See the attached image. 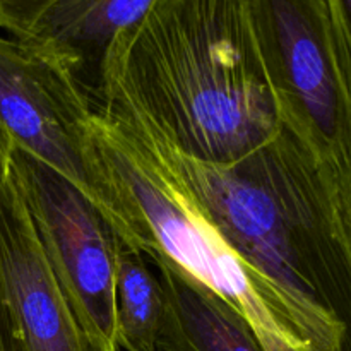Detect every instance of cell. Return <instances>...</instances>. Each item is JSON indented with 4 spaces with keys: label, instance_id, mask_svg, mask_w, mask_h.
Masks as SVG:
<instances>
[{
    "label": "cell",
    "instance_id": "cell-11",
    "mask_svg": "<svg viewBox=\"0 0 351 351\" xmlns=\"http://www.w3.org/2000/svg\"><path fill=\"white\" fill-rule=\"evenodd\" d=\"M14 144L9 134L5 132L2 125H0V180L5 178V175L10 170V156H12Z\"/></svg>",
    "mask_w": 351,
    "mask_h": 351
},
{
    "label": "cell",
    "instance_id": "cell-1",
    "mask_svg": "<svg viewBox=\"0 0 351 351\" xmlns=\"http://www.w3.org/2000/svg\"><path fill=\"white\" fill-rule=\"evenodd\" d=\"M101 93L122 96L204 163H237L283 130L249 0H154L113 47Z\"/></svg>",
    "mask_w": 351,
    "mask_h": 351
},
{
    "label": "cell",
    "instance_id": "cell-6",
    "mask_svg": "<svg viewBox=\"0 0 351 351\" xmlns=\"http://www.w3.org/2000/svg\"><path fill=\"white\" fill-rule=\"evenodd\" d=\"M0 351H105L55 278L12 170L0 180Z\"/></svg>",
    "mask_w": 351,
    "mask_h": 351
},
{
    "label": "cell",
    "instance_id": "cell-2",
    "mask_svg": "<svg viewBox=\"0 0 351 351\" xmlns=\"http://www.w3.org/2000/svg\"><path fill=\"white\" fill-rule=\"evenodd\" d=\"M95 136L122 184L144 239L232 305L264 351H311L281 291L216 228L168 156L149 120L115 93L95 105Z\"/></svg>",
    "mask_w": 351,
    "mask_h": 351
},
{
    "label": "cell",
    "instance_id": "cell-4",
    "mask_svg": "<svg viewBox=\"0 0 351 351\" xmlns=\"http://www.w3.org/2000/svg\"><path fill=\"white\" fill-rule=\"evenodd\" d=\"M249 5L283 125L312 151L341 197L351 167V103L324 0H249Z\"/></svg>",
    "mask_w": 351,
    "mask_h": 351
},
{
    "label": "cell",
    "instance_id": "cell-12",
    "mask_svg": "<svg viewBox=\"0 0 351 351\" xmlns=\"http://www.w3.org/2000/svg\"><path fill=\"white\" fill-rule=\"evenodd\" d=\"M341 202H343V211H345V216H346V223H348V228L351 233V167H350L348 175H346L345 185H343Z\"/></svg>",
    "mask_w": 351,
    "mask_h": 351
},
{
    "label": "cell",
    "instance_id": "cell-5",
    "mask_svg": "<svg viewBox=\"0 0 351 351\" xmlns=\"http://www.w3.org/2000/svg\"><path fill=\"white\" fill-rule=\"evenodd\" d=\"M10 170L79 322L99 348L119 351L115 269L120 237L84 194L38 158L14 146Z\"/></svg>",
    "mask_w": 351,
    "mask_h": 351
},
{
    "label": "cell",
    "instance_id": "cell-8",
    "mask_svg": "<svg viewBox=\"0 0 351 351\" xmlns=\"http://www.w3.org/2000/svg\"><path fill=\"white\" fill-rule=\"evenodd\" d=\"M163 288L156 351H264L249 322L163 254L144 252Z\"/></svg>",
    "mask_w": 351,
    "mask_h": 351
},
{
    "label": "cell",
    "instance_id": "cell-7",
    "mask_svg": "<svg viewBox=\"0 0 351 351\" xmlns=\"http://www.w3.org/2000/svg\"><path fill=\"white\" fill-rule=\"evenodd\" d=\"M154 0H0V29L71 72L93 96L113 47Z\"/></svg>",
    "mask_w": 351,
    "mask_h": 351
},
{
    "label": "cell",
    "instance_id": "cell-10",
    "mask_svg": "<svg viewBox=\"0 0 351 351\" xmlns=\"http://www.w3.org/2000/svg\"><path fill=\"white\" fill-rule=\"evenodd\" d=\"M339 74L351 103V0H324Z\"/></svg>",
    "mask_w": 351,
    "mask_h": 351
},
{
    "label": "cell",
    "instance_id": "cell-9",
    "mask_svg": "<svg viewBox=\"0 0 351 351\" xmlns=\"http://www.w3.org/2000/svg\"><path fill=\"white\" fill-rule=\"evenodd\" d=\"M115 307L119 351H156L163 288L146 254L122 240L117 249Z\"/></svg>",
    "mask_w": 351,
    "mask_h": 351
},
{
    "label": "cell",
    "instance_id": "cell-3",
    "mask_svg": "<svg viewBox=\"0 0 351 351\" xmlns=\"http://www.w3.org/2000/svg\"><path fill=\"white\" fill-rule=\"evenodd\" d=\"M93 122L95 99L71 72L0 34V125L14 146L84 194L123 243L143 250L141 226Z\"/></svg>",
    "mask_w": 351,
    "mask_h": 351
}]
</instances>
